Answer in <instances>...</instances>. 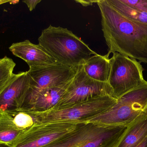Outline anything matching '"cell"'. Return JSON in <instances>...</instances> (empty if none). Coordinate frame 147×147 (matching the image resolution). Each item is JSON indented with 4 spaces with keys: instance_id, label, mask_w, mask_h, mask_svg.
Returning <instances> with one entry per match:
<instances>
[{
    "instance_id": "obj_1",
    "label": "cell",
    "mask_w": 147,
    "mask_h": 147,
    "mask_svg": "<svg viewBox=\"0 0 147 147\" xmlns=\"http://www.w3.org/2000/svg\"><path fill=\"white\" fill-rule=\"evenodd\" d=\"M101 15L102 30L109 47L105 56L119 53L147 64V23L127 19L106 0H98Z\"/></svg>"
},
{
    "instance_id": "obj_2",
    "label": "cell",
    "mask_w": 147,
    "mask_h": 147,
    "mask_svg": "<svg viewBox=\"0 0 147 147\" xmlns=\"http://www.w3.org/2000/svg\"><path fill=\"white\" fill-rule=\"evenodd\" d=\"M41 46L57 63L78 68L96 54L81 39L68 28L50 25L38 39Z\"/></svg>"
},
{
    "instance_id": "obj_3",
    "label": "cell",
    "mask_w": 147,
    "mask_h": 147,
    "mask_svg": "<svg viewBox=\"0 0 147 147\" xmlns=\"http://www.w3.org/2000/svg\"><path fill=\"white\" fill-rule=\"evenodd\" d=\"M127 127L80 123L73 131L43 147H116Z\"/></svg>"
},
{
    "instance_id": "obj_4",
    "label": "cell",
    "mask_w": 147,
    "mask_h": 147,
    "mask_svg": "<svg viewBox=\"0 0 147 147\" xmlns=\"http://www.w3.org/2000/svg\"><path fill=\"white\" fill-rule=\"evenodd\" d=\"M117 99L107 96L79 103L63 108L45 112L29 111L36 124L53 122H86L113 108Z\"/></svg>"
},
{
    "instance_id": "obj_5",
    "label": "cell",
    "mask_w": 147,
    "mask_h": 147,
    "mask_svg": "<svg viewBox=\"0 0 147 147\" xmlns=\"http://www.w3.org/2000/svg\"><path fill=\"white\" fill-rule=\"evenodd\" d=\"M147 112V82L117 99L109 111L86 122L109 126H128Z\"/></svg>"
},
{
    "instance_id": "obj_6",
    "label": "cell",
    "mask_w": 147,
    "mask_h": 147,
    "mask_svg": "<svg viewBox=\"0 0 147 147\" xmlns=\"http://www.w3.org/2000/svg\"><path fill=\"white\" fill-rule=\"evenodd\" d=\"M110 62L108 83L112 88V96L115 98L117 99L147 83L143 77L144 68L136 60L116 52L110 59Z\"/></svg>"
},
{
    "instance_id": "obj_7",
    "label": "cell",
    "mask_w": 147,
    "mask_h": 147,
    "mask_svg": "<svg viewBox=\"0 0 147 147\" xmlns=\"http://www.w3.org/2000/svg\"><path fill=\"white\" fill-rule=\"evenodd\" d=\"M112 88L108 83L91 78L85 72L83 65L80 66L78 67L65 92L53 109L63 108L100 97L112 96Z\"/></svg>"
},
{
    "instance_id": "obj_8",
    "label": "cell",
    "mask_w": 147,
    "mask_h": 147,
    "mask_svg": "<svg viewBox=\"0 0 147 147\" xmlns=\"http://www.w3.org/2000/svg\"><path fill=\"white\" fill-rule=\"evenodd\" d=\"M79 123L53 122L35 124L25 130L13 147H43L75 129Z\"/></svg>"
},
{
    "instance_id": "obj_9",
    "label": "cell",
    "mask_w": 147,
    "mask_h": 147,
    "mask_svg": "<svg viewBox=\"0 0 147 147\" xmlns=\"http://www.w3.org/2000/svg\"><path fill=\"white\" fill-rule=\"evenodd\" d=\"M78 68L63 65L57 62L44 66L29 67L27 71L30 79L29 88L40 90L65 85L73 79Z\"/></svg>"
},
{
    "instance_id": "obj_10",
    "label": "cell",
    "mask_w": 147,
    "mask_h": 147,
    "mask_svg": "<svg viewBox=\"0 0 147 147\" xmlns=\"http://www.w3.org/2000/svg\"><path fill=\"white\" fill-rule=\"evenodd\" d=\"M70 82L61 87L40 90L28 88L20 107L16 110L42 112L53 109L65 92Z\"/></svg>"
},
{
    "instance_id": "obj_11",
    "label": "cell",
    "mask_w": 147,
    "mask_h": 147,
    "mask_svg": "<svg viewBox=\"0 0 147 147\" xmlns=\"http://www.w3.org/2000/svg\"><path fill=\"white\" fill-rule=\"evenodd\" d=\"M29 86L27 72L14 74L0 91V112L7 113L19 109Z\"/></svg>"
},
{
    "instance_id": "obj_12",
    "label": "cell",
    "mask_w": 147,
    "mask_h": 147,
    "mask_svg": "<svg viewBox=\"0 0 147 147\" xmlns=\"http://www.w3.org/2000/svg\"><path fill=\"white\" fill-rule=\"evenodd\" d=\"M9 50L16 57L24 60L31 66H44L57 63L41 46L28 40L13 43Z\"/></svg>"
},
{
    "instance_id": "obj_13",
    "label": "cell",
    "mask_w": 147,
    "mask_h": 147,
    "mask_svg": "<svg viewBox=\"0 0 147 147\" xmlns=\"http://www.w3.org/2000/svg\"><path fill=\"white\" fill-rule=\"evenodd\" d=\"M83 69L90 78L99 82L108 83L110 72V59L105 55L91 56L84 64Z\"/></svg>"
},
{
    "instance_id": "obj_14",
    "label": "cell",
    "mask_w": 147,
    "mask_h": 147,
    "mask_svg": "<svg viewBox=\"0 0 147 147\" xmlns=\"http://www.w3.org/2000/svg\"><path fill=\"white\" fill-rule=\"evenodd\" d=\"M147 135V112L129 125L116 147H134Z\"/></svg>"
},
{
    "instance_id": "obj_15",
    "label": "cell",
    "mask_w": 147,
    "mask_h": 147,
    "mask_svg": "<svg viewBox=\"0 0 147 147\" xmlns=\"http://www.w3.org/2000/svg\"><path fill=\"white\" fill-rule=\"evenodd\" d=\"M25 131L16 127L7 113L0 112V143L12 146Z\"/></svg>"
},
{
    "instance_id": "obj_16",
    "label": "cell",
    "mask_w": 147,
    "mask_h": 147,
    "mask_svg": "<svg viewBox=\"0 0 147 147\" xmlns=\"http://www.w3.org/2000/svg\"><path fill=\"white\" fill-rule=\"evenodd\" d=\"M117 12L126 18L142 23H147V13L121 2L120 0H106Z\"/></svg>"
},
{
    "instance_id": "obj_17",
    "label": "cell",
    "mask_w": 147,
    "mask_h": 147,
    "mask_svg": "<svg viewBox=\"0 0 147 147\" xmlns=\"http://www.w3.org/2000/svg\"><path fill=\"white\" fill-rule=\"evenodd\" d=\"M16 64L13 60L5 56L0 59V91L13 77Z\"/></svg>"
},
{
    "instance_id": "obj_18",
    "label": "cell",
    "mask_w": 147,
    "mask_h": 147,
    "mask_svg": "<svg viewBox=\"0 0 147 147\" xmlns=\"http://www.w3.org/2000/svg\"><path fill=\"white\" fill-rule=\"evenodd\" d=\"M120 1L138 10L147 13V0H120Z\"/></svg>"
},
{
    "instance_id": "obj_19",
    "label": "cell",
    "mask_w": 147,
    "mask_h": 147,
    "mask_svg": "<svg viewBox=\"0 0 147 147\" xmlns=\"http://www.w3.org/2000/svg\"><path fill=\"white\" fill-rule=\"evenodd\" d=\"M41 1V0H26L22 2L26 4L29 10L32 11L35 8L37 5Z\"/></svg>"
},
{
    "instance_id": "obj_20",
    "label": "cell",
    "mask_w": 147,
    "mask_h": 147,
    "mask_svg": "<svg viewBox=\"0 0 147 147\" xmlns=\"http://www.w3.org/2000/svg\"><path fill=\"white\" fill-rule=\"evenodd\" d=\"M97 1H90V0H86V1H83V0H77L75 1L76 2L80 3V4L84 7H88L89 6H92L94 3H96Z\"/></svg>"
},
{
    "instance_id": "obj_21",
    "label": "cell",
    "mask_w": 147,
    "mask_h": 147,
    "mask_svg": "<svg viewBox=\"0 0 147 147\" xmlns=\"http://www.w3.org/2000/svg\"><path fill=\"white\" fill-rule=\"evenodd\" d=\"M134 147H147V135L139 144Z\"/></svg>"
},
{
    "instance_id": "obj_22",
    "label": "cell",
    "mask_w": 147,
    "mask_h": 147,
    "mask_svg": "<svg viewBox=\"0 0 147 147\" xmlns=\"http://www.w3.org/2000/svg\"><path fill=\"white\" fill-rule=\"evenodd\" d=\"M0 147H13L11 145L8 144H3V143H0Z\"/></svg>"
},
{
    "instance_id": "obj_23",
    "label": "cell",
    "mask_w": 147,
    "mask_h": 147,
    "mask_svg": "<svg viewBox=\"0 0 147 147\" xmlns=\"http://www.w3.org/2000/svg\"><path fill=\"white\" fill-rule=\"evenodd\" d=\"M12 1H6V0H0V5L7 3L11 2Z\"/></svg>"
}]
</instances>
